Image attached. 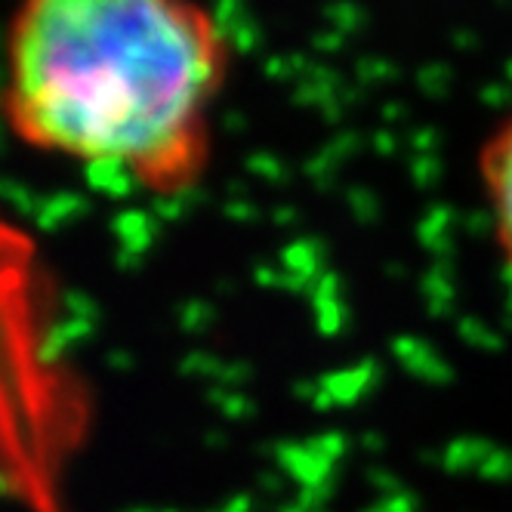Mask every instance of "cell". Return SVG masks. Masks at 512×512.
I'll list each match as a JSON object with an SVG mask.
<instances>
[{
	"mask_svg": "<svg viewBox=\"0 0 512 512\" xmlns=\"http://www.w3.org/2000/svg\"><path fill=\"white\" fill-rule=\"evenodd\" d=\"M232 65L204 0H13L0 115L34 152L179 198L213 164Z\"/></svg>",
	"mask_w": 512,
	"mask_h": 512,
	"instance_id": "obj_1",
	"label": "cell"
},
{
	"mask_svg": "<svg viewBox=\"0 0 512 512\" xmlns=\"http://www.w3.org/2000/svg\"><path fill=\"white\" fill-rule=\"evenodd\" d=\"M475 173L497 256L503 269L512 272V108L479 142Z\"/></svg>",
	"mask_w": 512,
	"mask_h": 512,
	"instance_id": "obj_2",
	"label": "cell"
}]
</instances>
